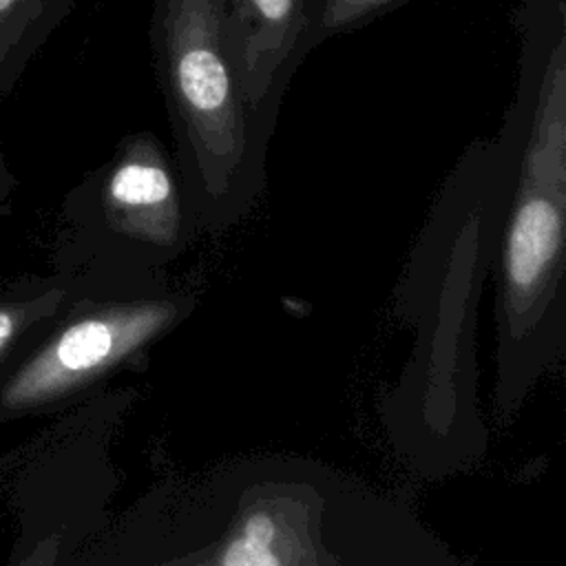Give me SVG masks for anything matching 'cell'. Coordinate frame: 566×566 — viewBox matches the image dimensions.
<instances>
[{
	"instance_id": "5",
	"label": "cell",
	"mask_w": 566,
	"mask_h": 566,
	"mask_svg": "<svg viewBox=\"0 0 566 566\" xmlns=\"http://www.w3.org/2000/svg\"><path fill=\"white\" fill-rule=\"evenodd\" d=\"M192 290L168 274H80L64 321L4 387L18 409L55 405L128 367H144L150 349L197 307Z\"/></svg>"
},
{
	"instance_id": "6",
	"label": "cell",
	"mask_w": 566,
	"mask_h": 566,
	"mask_svg": "<svg viewBox=\"0 0 566 566\" xmlns=\"http://www.w3.org/2000/svg\"><path fill=\"white\" fill-rule=\"evenodd\" d=\"M80 274H161L199 230L172 150L150 130L126 135L71 197Z\"/></svg>"
},
{
	"instance_id": "10",
	"label": "cell",
	"mask_w": 566,
	"mask_h": 566,
	"mask_svg": "<svg viewBox=\"0 0 566 566\" xmlns=\"http://www.w3.org/2000/svg\"><path fill=\"white\" fill-rule=\"evenodd\" d=\"M29 310L18 307H0V354L7 349V345L15 338L20 327L27 323Z\"/></svg>"
},
{
	"instance_id": "8",
	"label": "cell",
	"mask_w": 566,
	"mask_h": 566,
	"mask_svg": "<svg viewBox=\"0 0 566 566\" xmlns=\"http://www.w3.org/2000/svg\"><path fill=\"white\" fill-rule=\"evenodd\" d=\"M77 0H0V93L73 13Z\"/></svg>"
},
{
	"instance_id": "9",
	"label": "cell",
	"mask_w": 566,
	"mask_h": 566,
	"mask_svg": "<svg viewBox=\"0 0 566 566\" xmlns=\"http://www.w3.org/2000/svg\"><path fill=\"white\" fill-rule=\"evenodd\" d=\"M405 0H323L316 22V46L329 38L358 31L385 13L400 7Z\"/></svg>"
},
{
	"instance_id": "4",
	"label": "cell",
	"mask_w": 566,
	"mask_h": 566,
	"mask_svg": "<svg viewBox=\"0 0 566 566\" xmlns=\"http://www.w3.org/2000/svg\"><path fill=\"white\" fill-rule=\"evenodd\" d=\"M148 35L188 203L199 230L226 232L265 188L274 133L239 86L226 0H153Z\"/></svg>"
},
{
	"instance_id": "3",
	"label": "cell",
	"mask_w": 566,
	"mask_h": 566,
	"mask_svg": "<svg viewBox=\"0 0 566 566\" xmlns=\"http://www.w3.org/2000/svg\"><path fill=\"white\" fill-rule=\"evenodd\" d=\"M504 115L511 186L497 237L493 407L513 420L566 349V0H524Z\"/></svg>"
},
{
	"instance_id": "1",
	"label": "cell",
	"mask_w": 566,
	"mask_h": 566,
	"mask_svg": "<svg viewBox=\"0 0 566 566\" xmlns=\"http://www.w3.org/2000/svg\"><path fill=\"white\" fill-rule=\"evenodd\" d=\"M113 562L139 566H458L400 500L312 458L256 453L157 482Z\"/></svg>"
},
{
	"instance_id": "2",
	"label": "cell",
	"mask_w": 566,
	"mask_h": 566,
	"mask_svg": "<svg viewBox=\"0 0 566 566\" xmlns=\"http://www.w3.org/2000/svg\"><path fill=\"white\" fill-rule=\"evenodd\" d=\"M511 159L504 124L464 150L396 294V314L413 327L416 338L400 380L382 400V422L396 451L431 480L475 464L486 447L475 402L473 329L497 250Z\"/></svg>"
},
{
	"instance_id": "7",
	"label": "cell",
	"mask_w": 566,
	"mask_h": 566,
	"mask_svg": "<svg viewBox=\"0 0 566 566\" xmlns=\"http://www.w3.org/2000/svg\"><path fill=\"white\" fill-rule=\"evenodd\" d=\"M323 0H226V42L239 86L274 130L290 80L316 49Z\"/></svg>"
}]
</instances>
